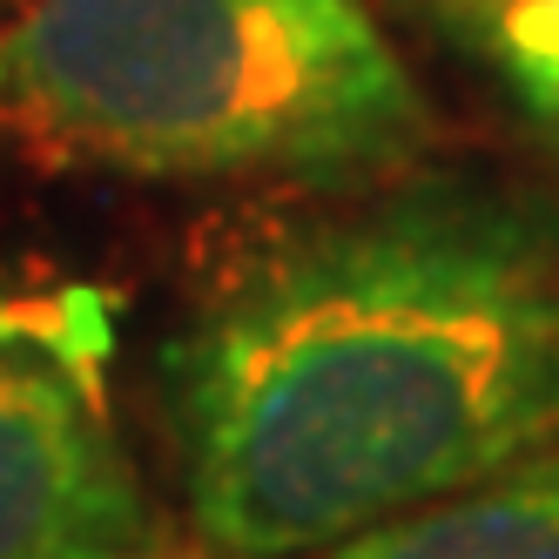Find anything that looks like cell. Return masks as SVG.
I'll return each instance as SVG.
<instances>
[{"label": "cell", "instance_id": "cell-1", "mask_svg": "<svg viewBox=\"0 0 559 559\" xmlns=\"http://www.w3.org/2000/svg\"><path fill=\"white\" fill-rule=\"evenodd\" d=\"M195 539L310 559L559 438V195L384 176L243 250L155 357Z\"/></svg>", "mask_w": 559, "mask_h": 559}, {"label": "cell", "instance_id": "cell-2", "mask_svg": "<svg viewBox=\"0 0 559 559\" xmlns=\"http://www.w3.org/2000/svg\"><path fill=\"white\" fill-rule=\"evenodd\" d=\"M0 135L148 182L365 189L438 115L365 0H27L0 27Z\"/></svg>", "mask_w": 559, "mask_h": 559}, {"label": "cell", "instance_id": "cell-3", "mask_svg": "<svg viewBox=\"0 0 559 559\" xmlns=\"http://www.w3.org/2000/svg\"><path fill=\"white\" fill-rule=\"evenodd\" d=\"M108 365V290L0 284V559H122L163 533Z\"/></svg>", "mask_w": 559, "mask_h": 559}, {"label": "cell", "instance_id": "cell-4", "mask_svg": "<svg viewBox=\"0 0 559 559\" xmlns=\"http://www.w3.org/2000/svg\"><path fill=\"white\" fill-rule=\"evenodd\" d=\"M310 559H559V438Z\"/></svg>", "mask_w": 559, "mask_h": 559}, {"label": "cell", "instance_id": "cell-5", "mask_svg": "<svg viewBox=\"0 0 559 559\" xmlns=\"http://www.w3.org/2000/svg\"><path fill=\"white\" fill-rule=\"evenodd\" d=\"M559 148V0H418Z\"/></svg>", "mask_w": 559, "mask_h": 559}, {"label": "cell", "instance_id": "cell-6", "mask_svg": "<svg viewBox=\"0 0 559 559\" xmlns=\"http://www.w3.org/2000/svg\"><path fill=\"white\" fill-rule=\"evenodd\" d=\"M122 559H229V552H216L210 539H176V533H155L148 546H135V552H122Z\"/></svg>", "mask_w": 559, "mask_h": 559}]
</instances>
